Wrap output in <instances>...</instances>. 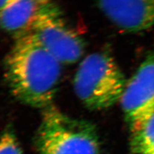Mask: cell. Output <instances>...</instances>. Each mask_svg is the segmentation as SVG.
Listing matches in <instances>:
<instances>
[{
	"mask_svg": "<svg viewBox=\"0 0 154 154\" xmlns=\"http://www.w3.org/2000/svg\"><path fill=\"white\" fill-rule=\"evenodd\" d=\"M61 64L32 33L16 38L5 62L10 91L26 105L42 109L49 107L60 84Z\"/></svg>",
	"mask_w": 154,
	"mask_h": 154,
	"instance_id": "cell-1",
	"label": "cell"
},
{
	"mask_svg": "<svg viewBox=\"0 0 154 154\" xmlns=\"http://www.w3.org/2000/svg\"><path fill=\"white\" fill-rule=\"evenodd\" d=\"M34 144L39 154H100L95 125L70 116L53 105L43 109Z\"/></svg>",
	"mask_w": 154,
	"mask_h": 154,
	"instance_id": "cell-2",
	"label": "cell"
},
{
	"mask_svg": "<svg viewBox=\"0 0 154 154\" xmlns=\"http://www.w3.org/2000/svg\"><path fill=\"white\" fill-rule=\"evenodd\" d=\"M126 84L122 69L107 52L85 57L73 79L76 95L91 110L107 109L119 102Z\"/></svg>",
	"mask_w": 154,
	"mask_h": 154,
	"instance_id": "cell-3",
	"label": "cell"
},
{
	"mask_svg": "<svg viewBox=\"0 0 154 154\" xmlns=\"http://www.w3.org/2000/svg\"><path fill=\"white\" fill-rule=\"evenodd\" d=\"M30 32L62 64L75 63L84 53L82 37L67 25L55 3L37 19Z\"/></svg>",
	"mask_w": 154,
	"mask_h": 154,
	"instance_id": "cell-4",
	"label": "cell"
},
{
	"mask_svg": "<svg viewBox=\"0 0 154 154\" xmlns=\"http://www.w3.org/2000/svg\"><path fill=\"white\" fill-rule=\"evenodd\" d=\"M119 102L130 134L141 129L154 115V51L127 82Z\"/></svg>",
	"mask_w": 154,
	"mask_h": 154,
	"instance_id": "cell-5",
	"label": "cell"
},
{
	"mask_svg": "<svg viewBox=\"0 0 154 154\" xmlns=\"http://www.w3.org/2000/svg\"><path fill=\"white\" fill-rule=\"evenodd\" d=\"M97 6L114 25L127 32H139L154 26V0L101 1Z\"/></svg>",
	"mask_w": 154,
	"mask_h": 154,
	"instance_id": "cell-6",
	"label": "cell"
},
{
	"mask_svg": "<svg viewBox=\"0 0 154 154\" xmlns=\"http://www.w3.org/2000/svg\"><path fill=\"white\" fill-rule=\"evenodd\" d=\"M55 3L45 0H11L0 11V26L17 38L30 33L39 17Z\"/></svg>",
	"mask_w": 154,
	"mask_h": 154,
	"instance_id": "cell-7",
	"label": "cell"
},
{
	"mask_svg": "<svg viewBox=\"0 0 154 154\" xmlns=\"http://www.w3.org/2000/svg\"><path fill=\"white\" fill-rule=\"evenodd\" d=\"M131 154H154V115L139 131L131 134Z\"/></svg>",
	"mask_w": 154,
	"mask_h": 154,
	"instance_id": "cell-8",
	"label": "cell"
},
{
	"mask_svg": "<svg viewBox=\"0 0 154 154\" xmlns=\"http://www.w3.org/2000/svg\"><path fill=\"white\" fill-rule=\"evenodd\" d=\"M0 154H23L15 134L7 131L0 137Z\"/></svg>",
	"mask_w": 154,
	"mask_h": 154,
	"instance_id": "cell-9",
	"label": "cell"
},
{
	"mask_svg": "<svg viewBox=\"0 0 154 154\" xmlns=\"http://www.w3.org/2000/svg\"><path fill=\"white\" fill-rule=\"evenodd\" d=\"M11 0H3V1H0V11L5 8L9 4V3L11 2Z\"/></svg>",
	"mask_w": 154,
	"mask_h": 154,
	"instance_id": "cell-10",
	"label": "cell"
}]
</instances>
